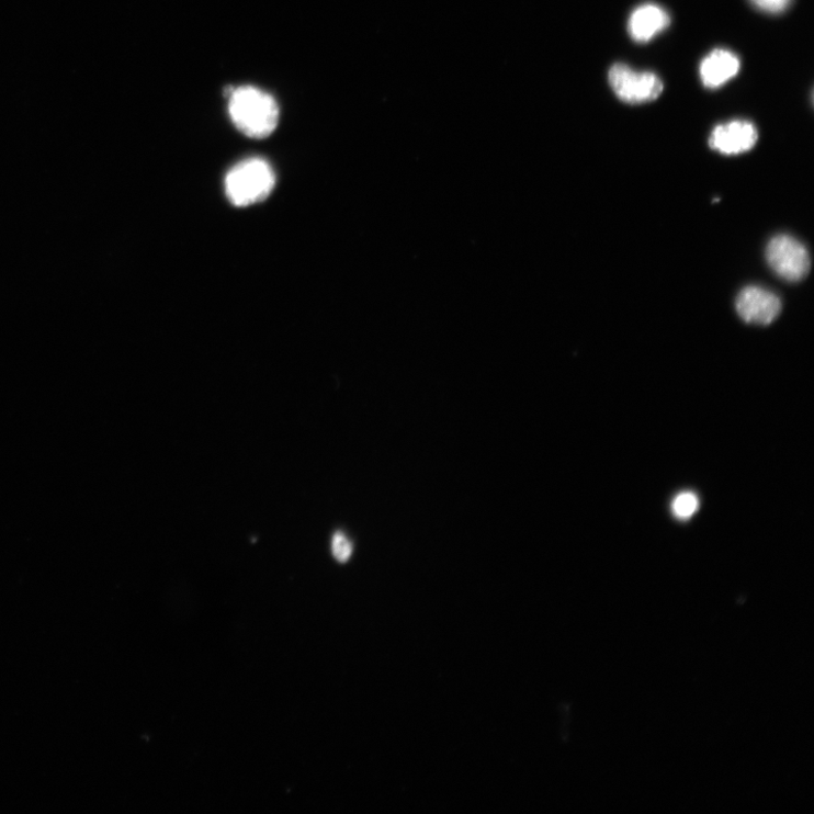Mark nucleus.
<instances>
[{
	"instance_id": "1",
	"label": "nucleus",
	"mask_w": 814,
	"mask_h": 814,
	"mask_svg": "<svg viewBox=\"0 0 814 814\" xmlns=\"http://www.w3.org/2000/svg\"><path fill=\"white\" fill-rule=\"evenodd\" d=\"M229 113L236 127L253 138L270 136L275 131L280 117L275 100L252 87H242L231 92Z\"/></svg>"
},
{
	"instance_id": "2",
	"label": "nucleus",
	"mask_w": 814,
	"mask_h": 814,
	"mask_svg": "<svg viewBox=\"0 0 814 814\" xmlns=\"http://www.w3.org/2000/svg\"><path fill=\"white\" fill-rule=\"evenodd\" d=\"M275 186L272 167L263 159L252 158L235 166L226 178V193L238 207L265 201Z\"/></svg>"
},
{
	"instance_id": "3",
	"label": "nucleus",
	"mask_w": 814,
	"mask_h": 814,
	"mask_svg": "<svg viewBox=\"0 0 814 814\" xmlns=\"http://www.w3.org/2000/svg\"><path fill=\"white\" fill-rule=\"evenodd\" d=\"M609 83L623 102L641 104L656 100L664 86L656 74L636 71L624 64H615L609 71Z\"/></svg>"
},
{
	"instance_id": "4",
	"label": "nucleus",
	"mask_w": 814,
	"mask_h": 814,
	"mask_svg": "<svg viewBox=\"0 0 814 814\" xmlns=\"http://www.w3.org/2000/svg\"><path fill=\"white\" fill-rule=\"evenodd\" d=\"M766 258L769 268L789 282H799L810 272L811 259L806 248L788 235L776 236L769 241Z\"/></svg>"
},
{
	"instance_id": "5",
	"label": "nucleus",
	"mask_w": 814,
	"mask_h": 814,
	"mask_svg": "<svg viewBox=\"0 0 814 814\" xmlns=\"http://www.w3.org/2000/svg\"><path fill=\"white\" fill-rule=\"evenodd\" d=\"M735 307L743 320L755 325H769L782 312L781 299L773 292L755 285L738 293Z\"/></svg>"
},
{
	"instance_id": "6",
	"label": "nucleus",
	"mask_w": 814,
	"mask_h": 814,
	"mask_svg": "<svg viewBox=\"0 0 814 814\" xmlns=\"http://www.w3.org/2000/svg\"><path fill=\"white\" fill-rule=\"evenodd\" d=\"M757 140L758 131L753 123L734 121L714 128L710 146L722 155L737 156L753 150Z\"/></svg>"
},
{
	"instance_id": "7",
	"label": "nucleus",
	"mask_w": 814,
	"mask_h": 814,
	"mask_svg": "<svg viewBox=\"0 0 814 814\" xmlns=\"http://www.w3.org/2000/svg\"><path fill=\"white\" fill-rule=\"evenodd\" d=\"M739 70V59L728 50L716 49L700 65V78L709 89H719L733 79Z\"/></svg>"
},
{
	"instance_id": "8",
	"label": "nucleus",
	"mask_w": 814,
	"mask_h": 814,
	"mask_svg": "<svg viewBox=\"0 0 814 814\" xmlns=\"http://www.w3.org/2000/svg\"><path fill=\"white\" fill-rule=\"evenodd\" d=\"M670 16L660 7L646 4L636 9L628 22V31L637 43H647L668 27Z\"/></svg>"
},
{
	"instance_id": "9",
	"label": "nucleus",
	"mask_w": 814,
	"mask_h": 814,
	"mask_svg": "<svg viewBox=\"0 0 814 814\" xmlns=\"http://www.w3.org/2000/svg\"><path fill=\"white\" fill-rule=\"evenodd\" d=\"M699 499L693 493H681L672 502V513L679 521H688L697 512Z\"/></svg>"
},
{
	"instance_id": "10",
	"label": "nucleus",
	"mask_w": 814,
	"mask_h": 814,
	"mask_svg": "<svg viewBox=\"0 0 814 814\" xmlns=\"http://www.w3.org/2000/svg\"><path fill=\"white\" fill-rule=\"evenodd\" d=\"M331 552L339 563H347L352 556L353 545L343 533H337L331 540Z\"/></svg>"
},
{
	"instance_id": "11",
	"label": "nucleus",
	"mask_w": 814,
	"mask_h": 814,
	"mask_svg": "<svg viewBox=\"0 0 814 814\" xmlns=\"http://www.w3.org/2000/svg\"><path fill=\"white\" fill-rule=\"evenodd\" d=\"M751 3L768 13H781L787 10L791 0H751Z\"/></svg>"
}]
</instances>
